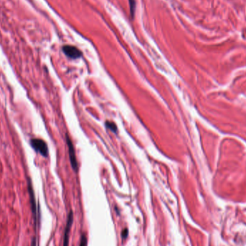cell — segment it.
I'll list each match as a JSON object with an SVG mask.
<instances>
[{"instance_id":"cell-6","label":"cell","mask_w":246,"mask_h":246,"mask_svg":"<svg viewBox=\"0 0 246 246\" xmlns=\"http://www.w3.org/2000/svg\"><path fill=\"white\" fill-rule=\"evenodd\" d=\"M105 125L108 129H109L111 131H112L113 132H117V127L116 125L114 123H111V122L107 121L105 123Z\"/></svg>"},{"instance_id":"cell-9","label":"cell","mask_w":246,"mask_h":246,"mask_svg":"<svg viewBox=\"0 0 246 246\" xmlns=\"http://www.w3.org/2000/svg\"><path fill=\"white\" fill-rule=\"evenodd\" d=\"M127 235H128V230L127 229H125L122 233V237L123 239H125L127 237Z\"/></svg>"},{"instance_id":"cell-1","label":"cell","mask_w":246,"mask_h":246,"mask_svg":"<svg viewBox=\"0 0 246 246\" xmlns=\"http://www.w3.org/2000/svg\"><path fill=\"white\" fill-rule=\"evenodd\" d=\"M27 191H28V194H29V197H30V203L31 210H32V212H33V215L35 230H36L37 227L40 225V207H39V205L37 204L36 199H35L34 189H33V183H32L31 178H30V177H27Z\"/></svg>"},{"instance_id":"cell-4","label":"cell","mask_w":246,"mask_h":246,"mask_svg":"<svg viewBox=\"0 0 246 246\" xmlns=\"http://www.w3.org/2000/svg\"><path fill=\"white\" fill-rule=\"evenodd\" d=\"M63 51L65 56L72 59H77L80 58L82 56V54L77 48L72 46V45H65L63 47Z\"/></svg>"},{"instance_id":"cell-2","label":"cell","mask_w":246,"mask_h":246,"mask_svg":"<svg viewBox=\"0 0 246 246\" xmlns=\"http://www.w3.org/2000/svg\"><path fill=\"white\" fill-rule=\"evenodd\" d=\"M30 145L31 148L36 153H40L44 158L48 156V147L46 142L40 138H31L30 140Z\"/></svg>"},{"instance_id":"cell-10","label":"cell","mask_w":246,"mask_h":246,"mask_svg":"<svg viewBox=\"0 0 246 246\" xmlns=\"http://www.w3.org/2000/svg\"><path fill=\"white\" fill-rule=\"evenodd\" d=\"M31 246H37V238H36V237H33V239H32Z\"/></svg>"},{"instance_id":"cell-8","label":"cell","mask_w":246,"mask_h":246,"mask_svg":"<svg viewBox=\"0 0 246 246\" xmlns=\"http://www.w3.org/2000/svg\"><path fill=\"white\" fill-rule=\"evenodd\" d=\"M130 1V10H131V13H132V15H133V12L134 10H135V1L134 0H129Z\"/></svg>"},{"instance_id":"cell-3","label":"cell","mask_w":246,"mask_h":246,"mask_svg":"<svg viewBox=\"0 0 246 246\" xmlns=\"http://www.w3.org/2000/svg\"><path fill=\"white\" fill-rule=\"evenodd\" d=\"M66 142L67 145H68V154H69V158H70V161L71 164L72 168L75 171H77L78 170V163L77 158H76V154H75V150H74V148L73 146V143H72V141L71 140V139L69 138L68 135L66 136Z\"/></svg>"},{"instance_id":"cell-5","label":"cell","mask_w":246,"mask_h":246,"mask_svg":"<svg viewBox=\"0 0 246 246\" xmlns=\"http://www.w3.org/2000/svg\"><path fill=\"white\" fill-rule=\"evenodd\" d=\"M74 221V214L73 212L71 211L68 214V219H67L66 226L65 228L64 236H63V246H68V240H69V233L70 230L71 228L72 224Z\"/></svg>"},{"instance_id":"cell-7","label":"cell","mask_w":246,"mask_h":246,"mask_svg":"<svg viewBox=\"0 0 246 246\" xmlns=\"http://www.w3.org/2000/svg\"><path fill=\"white\" fill-rule=\"evenodd\" d=\"M79 246H87V239H86L85 235H82V236H81L80 245Z\"/></svg>"}]
</instances>
